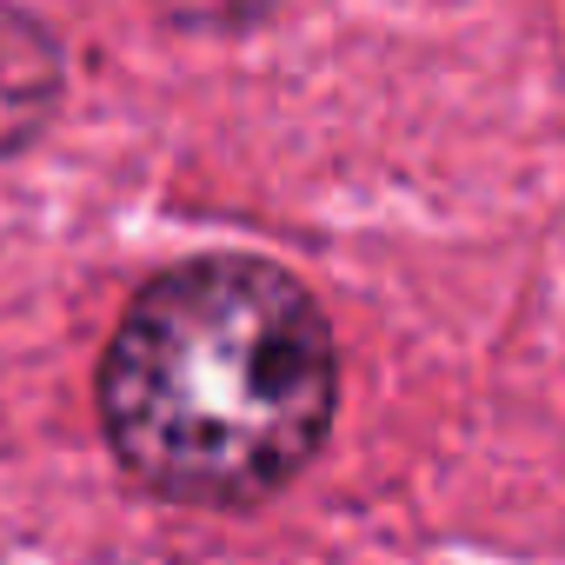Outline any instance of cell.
<instances>
[{
  "instance_id": "obj_2",
  "label": "cell",
  "mask_w": 565,
  "mask_h": 565,
  "mask_svg": "<svg viewBox=\"0 0 565 565\" xmlns=\"http://www.w3.org/2000/svg\"><path fill=\"white\" fill-rule=\"evenodd\" d=\"M61 107V41L21 14L0 8V153H21Z\"/></svg>"
},
{
  "instance_id": "obj_3",
  "label": "cell",
  "mask_w": 565,
  "mask_h": 565,
  "mask_svg": "<svg viewBox=\"0 0 565 565\" xmlns=\"http://www.w3.org/2000/svg\"><path fill=\"white\" fill-rule=\"evenodd\" d=\"M153 8L173 28H193V34H239L259 14H273V0H153Z\"/></svg>"
},
{
  "instance_id": "obj_1",
  "label": "cell",
  "mask_w": 565,
  "mask_h": 565,
  "mask_svg": "<svg viewBox=\"0 0 565 565\" xmlns=\"http://www.w3.org/2000/svg\"><path fill=\"white\" fill-rule=\"evenodd\" d=\"M94 399L134 486L173 505H259L327 446L340 353L294 273L213 253L140 287L100 353Z\"/></svg>"
}]
</instances>
